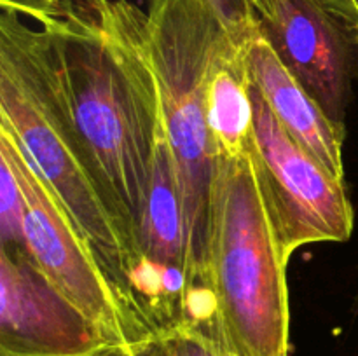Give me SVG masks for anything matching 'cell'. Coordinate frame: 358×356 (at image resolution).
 <instances>
[{"mask_svg":"<svg viewBox=\"0 0 358 356\" xmlns=\"http://www.w3.org/2000/svg\"><path fill=\"white\" fill-rule=\"evenodd\" d=\"M0 73L83 159L140 258L161 121L145 10L129 0H86L31 27L2 9Z\"/></svg>","mask_w":358,"mask_h":356,"instance_id":"6da1fadb","label":"cell"},{"mask_svg":"<svg viewBox=\"0 0 358 356\" xmlns=\"http://www.w3.org/2000/svg\"><path fill=\"white\" fill-rule=\"evenodd\" d=\"M287 264L250 154L217 157L203 292L231 356H290Z\"/></svg>","mask_w":358,"mask_h":356,"instance_id":"7a4b0ae2","label":"cell"},{"mask_svg":"<svg viewBox=\"0 0 358 356\" xmlns=\"http://www.w3.org/2000/svg\"><path fill=\"white\" fill-rule=\"evenodd\" d=\"M145 30L184 202L189 307L206 300L203 267L219 157L206 115L210 75L219 52L234 35L210 0H147Z\"/></svg>","mask_w":358,"mask_h":356,"instance_id":"3957f363","label":"cell"},{"mask_svg":"<svg viewBox=\"0 0 358 356\" xmlns=\"http://www.w3.org/2000/svg\"><path fill=\"white\" fill-rule=\"evenodd\" d=\"M0 157L20 181L28 251L52 285L98 325L114 346V355L149 342L156 335L152 328L126 302L21 143L3 126Z\"/></svg>","mask_w":358,"mask_h":356,"instance_id":"277c9868","label":"cell"},{"mask_svg":"<svg viewBox=\"0 0 358 356\" xmlns=\"http://www.w3.org/2000/svg\"><path fill=\"white\" fill-rule=\"evenodd\" d=\"M0 126L9 129L21 143L30 163L62 202L108 278L152 328L135 292L142 267L140 258L108 208L96 180L72 147L45 122L6 73H0Z\"/></svg>","mask_w":358,"mask_h":356,"instance_id":"5b68a950","label":"cell"},{"mask_svg":"<svg viewBox=\"0 0 358 356\" xmlns=\"http://www.w3.org/2000/svg\"><path fill=\"white\" fill-rule=\"evenodd\" d=\"M252 108L248 154L285 257L290 260L306 244L348 241L355 213L345 180L327 173L290 138L254 84Z\"/></svg>","mask_w":358,"mask_h":356,"instance_id":"8992f818","label":"cell"},{"mask_svg":"<svg viewBox=\"0 0 358 356\" xmlns=\"http://www.w3.org/2000/svg\"><path fill=\"white\" fill-rule=\"evenodd\" d=\"M98 325L63 295L30 251L0 246V356H110Z\"/></svg>","mask_w":358,"mask_h":356,"instance_id":"52a82bcc","label":"cell"},{"mask_svg":"<svg viewBox=\"0 0 358 356\" xmlns=\"http://www.w3.org/2000/svg\"><path fill=\"white\" fill-rule=\"evenodd\" d=\"M275 17L261 21L264 37L327 117L346 131L357 72V38L317 0H273Z\"/></svg>","mask_w":358,"mask_h":356,"instance_id":"ba28073f","label":"cell"},{"mask_svg":"<svg viewBox=\"0 0 358 356\" xmlns=\"http://www.w3.org/2000/svg\"><path fill=\"white\" fill-rule=\"evenodd\" d=\"M250 80L290 138L327 173L345 180L343 143L346 131L327 117L303 84L287 70L262 34L261 23L247 44Z\"/></svg>","mask_w":358,"mask_h":356,"instance_id":"9c48e42d","label":"cell"},{"mask_svg":"<svg viewBox=\"0 0 358 356\" xmlns=\"http://www.w3.org/2000/svg\"><path fill=\"white\" fill-rule=\"evenodd\" d=\"M250 37L247 40L231 37L217 56L210 75L206 115L219 156H240L248 150L254 119L247 65Z\"/></svg>","mask_w":358,"mask_h":356,"instance_id":"30bf717a","label":"cell"},{"mask_svg":"<svg viewBox=\"0 0 358 356\" xmlns=\"http://www.w3.org/2000/svg\"><path fill=\"white\" fill-rule=\"evenodd\" d=\"M149 356H231L205 328L178 321L145 342Z\"/></svg>","mask_w":358,"mask_h":356,"instance_id":"8fae6325","label":"cell"},{"mask_svg":"<svg viewBox=\"0 0 358 356\" xmlns=\"http://www.w3.org/2000/svg\"><path fill=\"white\" fill-rule=\"evenodd\" d=\"M0 246L28 250L23 194L16 173L3 157H0Z\"/></svg>","mask_w":358,"mask_h":356,"instance_id":"7c38bea8","label":"cell"},{"mask_svg":"<svg viewBox=\"0 0 358 356\" xmlns=\"http://www.w3.org/2000/svg\"><path fill=\"white\" fill-rule=\"evenodd\" d=\"M86 0H0V7L20 14L24 20L41 23L51 17H63L73 13Z\"/></svg>","mask_w":358,"mask_h":356,"instance_id":"4fadbf2b","label":"cell"},{"mask_svg":"<svg viewBox=\"0 0 358 356\" xmlns=\"http://www.w3.org/2000/svg\"><path fill=\"white\" fill-rule=\"evenodd\" d=\"M231 34L240 40H247L261 20L247 0H210Z\"/></svg>","mask_w":358,"mask_h":356,"instance_id":"5bb4252c","label":"cell"},{"mask_svg":"<svg viewBox=\"0 0 358 356\" xmlns=\"http://www.w3.org/2000/svg\"><path fill=\"white\" fill-rule=\"evenodd\" d=\"M358 42V0H317Z\"/></svg>","mask_w":358,"mask_h":356,"instance_id":"9a60e30c","label":"cell"},{"mask_svg":"<svg viewBox=\"0 0 358 356\" xmlns=\"http://www.w3.org/2000/svg\"><path fill=\"white\" fill-rule=\"evenodd\" d=\"M255 10L261 21H271L275 17V3L273 0H247Z\"/></svg>","mask_w":358,"mask_h":356,"instance_id":"2e32d148","label":"cell"},{"mask_svg":"<svg viewBox=\"0 0 358 356\" xmlns=\"http://www.w3.org/2000/svg\"><path fill=\"white\" fill-rule=\"evenodd\" d=\"M114 356H149V355H147L145 351V344H142V346H136V348L133 349H128V351L117 353V355Z\"/></svg>","mask_w":358,"mask_h":356,"instance_id":"e0dca14e","label":"cell"},{"mask_svg":"<svg viewBox=\"0 0 358 356\" xmlns=\"http://www.w3.org/2000/svg\"><path fill=\"white\" fill-rule=\"evenodd\" d=\"M110 356H114V355H110Z\"/></svg>","mask_w":358,"mask_h":356,"instance_id":"ac0fdd59","label":"cell"}]
</instances>
